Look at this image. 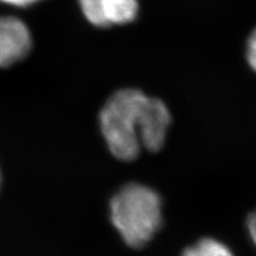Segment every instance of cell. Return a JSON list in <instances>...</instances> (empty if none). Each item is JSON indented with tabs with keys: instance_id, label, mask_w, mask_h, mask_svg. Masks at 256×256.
Listing matches in <instances>:
<instances>
[{
	"instance_id": "6da1fadb",
	"label": "cell",
	"mask_w": 256,
	"mask_h": 256,
	"mask_svg": "<svg viewBox=\"0 0 256 256\" xmlns=\"http://www.w3.org/2000/svg\"><path fill=\"white\" fill-rule=\"evenodd\" d=\"M170 124L171 115L164 102L132 88L114 92L100 113L108 148L124 162L136 159L142 148L159 151Z\"/></svg>"
},
{
	"instance_id": "7a4b0ae2",
	"label": "cell",
	"mask_w": 256,
	"mask_h": 256,
	"mask_svg": "<svg viewBox=\"0 0 256 256\" xmlns=\"http://www.w3.org/2000/svg\"><path fill=\"white\" fill-rule=\"evenodd\" d=\"M110 220L130 247H144L160 228L162 200L151 188L127 184L110 200Z\"/></svg>"
},
{
	"instance_id": "3957f363",
	"label": "cell",
	"mask_w": 256,
	"mask_h": 256,
	"mask_svg": "<svg viewBox=\"0 0 256 256\" xmlns=\"http://www.w3.org/2000/svg\"><path fill=\"white\" fill-rule=\"evenodd\" d=\"M32 37L26 24L19 18L0 16V66L6 68L26 57Z\"/></svg>"
},
{
	"instance_id": "277c9868",
	"label": "cell",
	"mask_w": 256,
	"mask_h": 256,
	"mask_svg": "<svg viewBox=\"0 0 256 256\" xmlns=\"http://www.w3.org/2000/svg\"><path fill=\"white\" fill-rule=\"evenodd\" d=\"M101 28L134 22L139 14L138 0H98Z\"/></svg>"
},
{
	"instance_id": "5b68a950",
	"label": "cell",
	"mask_w": 256,
	"mask_h": 256,
	"mask_svg": "<svg viewBox=\"0 0 256 256\" xmlns=\"http://www.w3.org/2000/svg\"><path fill=\"white\" fill-rule=\"evenodd\" d=\"M183 256H234L226 244L215 238H203L186 248Z\"/></svg>"
},
{
	"instance_id": "8992f818",
	"label": "cell",
	"mask_w": 256,
	"mask_h": 256,
	"mask_svg": "<svg viewBox=\"0 0 256 256\" xmlns=\"http://www.w3.org/2000/svg\"><path fill=\"white\" fill-rule=\"evenodd\" d=\"M247 60L250 68L256 72V28L247 40Z\"/></svg>"
},
{
	"instance_id": "52a82bcc",
	"label": "cell",
	"mask_w": 256,
	"mask_h": 256,
	"mask_svg": "<svg viewBox=\"0 0 256 256\" xmlns=\"http://www.w3.org/2000/svg\"><path fill=\"white\" fill-rule=\"evenodd\" d=\"M40 2L42 0H0V2L2 4L16 6V8H28V6L37 4Z\"/></svg>"
},
{
	"instance_id": "ba28073f",
	"label": "cell",
	"mask_w": 256,
	"mask_h": 256,
	"mask_svg": "<svg viewBox=\"0 0 256 256\" xmlns=\"http://www.w3.org/2000/svg\"><path fill=\"white\" fill-rule=\"evenodd\" d=\"M248 230L250 234V238L256 244V212L249 217L248 220Z\"/></svg>"
}]
</instances>
